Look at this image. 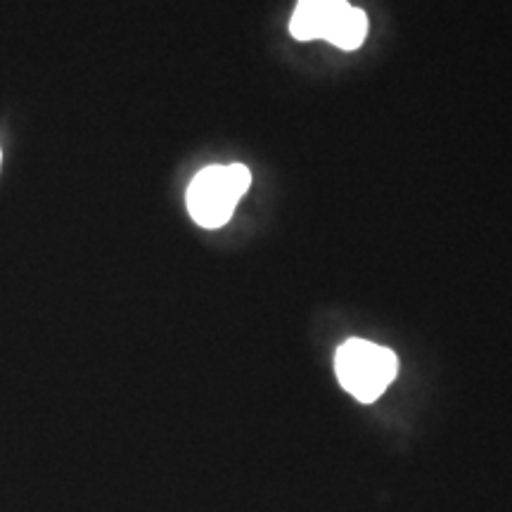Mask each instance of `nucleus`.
<instances>
[{
  "mask_svg": "<svg viewBox=\"0 0 512 512\" xmlns=\"http://www.w3.org/2000/svg\"><path fill=\"white\" fill-rule=\"evenodd\" d=\"M249 185H252V171L245 164H211L202 169L188 188L192 221L202 228L226 226Z\"/></svg>",
  "mask_w": 512,
  "mask_h": 512,
  "instance_id": "1",
  "label": "nucleus"
},
{
  "mask_svg": "<svg viewBox=\"0 0 512 512\" xmlns=\"http://www.w3.org/2000/svg\"><path fill=\"white\" fill-rule=\"evenodd\" d=\"M337 380L354 399L373 403L387 392L399 373L394 351L368 339H347L335 356Z\"/></svg>",
  "mask_w": 512,
  "mask_h": 512,
  "instance_id": "2",
  "label": "nucleus"
},
{
  "mask_svg": "<svg viewBox=\"0 0 512 512\" xmlns=\"http://www.w3.org/2000/svg\"><path fill=\"white\" fill-rule=\"evenodd\" d=\"M347 10V0H299L290 19V34L297 41H328Z\"/></svg>",
  "mask_w": 512,
  "mask_h": 512,
  "instance_id": "3",
  "label": "nucleus"
},
{
  "mask_svg": "<svg viewBox=\"0 0 512 512\" xmlns=\"http://www.w3.org/2000/svg\"><path fill=\"white\" fill-rule=\"evenodd\" d=\"M366 36H368V15L361 8L349 5V10L344 12L335 31L330 34L328 43L342 50H356L363 41H366Z\"/></svg>",
  "mask_w": 512,
  "mask_h": 512,
  "instance_id": "4",
  "label": "nucleus"
},
{
  "mask_svg": "<svg viewBox=\"0 0 512 512\" xmlns=\"http://www.w3.org/2000/svg\"><path fill=\"white\" fill-rule=\"evenodd\" d=\"M0 162H3V152H0Z\"/></svg>",
  "mask_w": 512,
  "mask_h": 512,
  "instance_id": "5",
  "label": "nucleus"
}]
</instances>
